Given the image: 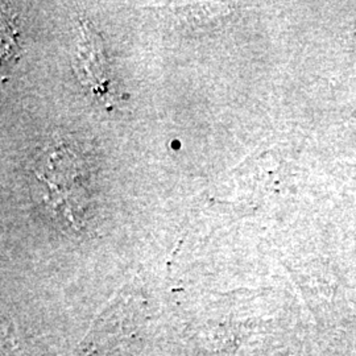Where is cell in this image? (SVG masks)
Masks as SVG:
<instances>
[{"label":"cell","instance_id":"7a4b0ae2","mask_svg":"<svg viewBox=\"0 0 356 356\" xmlns=\"http://www.w3.org/2000/svg\"><path fill=\"white\" fill-rule=\"evenodd\" d=\"M74 70L81 83L101 102L111 106L115 102L111 70L103 48V41L89 23L81 22Z\"/></svg>","mask_w":356,"mask_h":356},{"label":"cell","instance_id":"6da1fadb","mask_svg":"<svg viewBox=\"0 0 356 356\" xmlns=\"http://www.w3.org/2000/svg\"><path fill=\"white\" fill-rule=\"evenodd\" d=\"M35 177L42 184L44 201L78 229L90 206V168L66 141H54L35 163Z\"/></svg>","mask_w":356,"mask_h":356}]
</instances>
